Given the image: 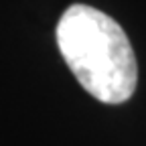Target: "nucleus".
I'll return each mask as SVG.
<instances>
[{
	"label": "nucleus",
	"mask_w": 146,
	"mask_h": 146,
	"mask_svg": "<svg viewBox=\"0 0 146 146\" xmlns=\"http://www.w3.org/2000/svg\"><path fill=\"white\" fill-rule=\"evenodd\" d=\"M57 45L89 96L104 104L132 98L138 83L136 55L112 16L85 4L69 6L57 25Z\"/></svg>",
	"instance_id": "1"
}]
</instances>
